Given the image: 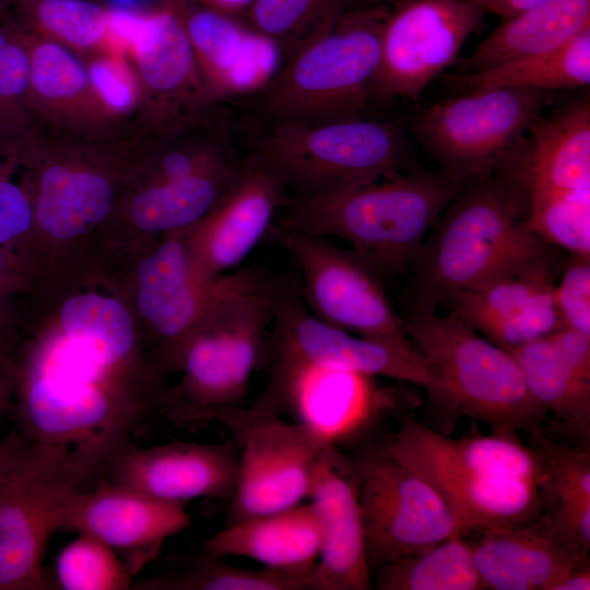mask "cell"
Instances as JSON below:
<instances>
[{
	"mask_svg": "<svg viewBox=\"0 0 590 590\" xmlns=\"http://www.w3.org/2000/svg\"><path fill=\"white\" fill-rule=\"evenodd\" d=\"M550 247L527 228L522 197L503 175L472 182L439 214L411 263L409 315L436 312Z\"/></svg>",
	"mask_w": 590,
	"mask_h": 590,
	"instance_id": "6da1fadb",
	"label": "cell"
},
{
	"mask_svg": "<svg viewBox=\"0 0 590 590\" xmlns=\"http://www.w3.org/2000/svg\"><path fill=\"white\" fill-rule=\"evenodd\" d=\"M285 291L273 275L255 268L215 280L180 354L178 368L184 378L172 393L175 425L211 422L221 411L245 406L251 376L266 365Z\"/></svg>",
	"mask_w": 590,
	"mask_h": 590,
	"instance_id": "7a4b0ae2",
	"label": "cell"
},
{
	"mask_svg": "<svg viewBox=\"0 0 590 590\" xmlns=\"http://www.w3.org/2000/svg\"><path fill=\"white\" fill-rule=\"evenodd\" d=\"M465 187L440 172H408L359 187L296 196L279 225L341 238L380 275L410 270L445 208Z\"/></svg>",
	"mask_w": 590,
	"mask_h": 590,
	"instance_id": "3957f363",
	"label": "cell"
},
{
	"mask_svg": "<svg viewBox=\"0 0 590 590\" xmlns=\"http://www.w3.org/2000/svg\"><path fill=\"white\" fill-rule=\"evenodd\" d=\"M403 321L432 370L427 397L435 409L492 430H544L547 412L530 393L507 350L451 314L408 315Z\"/></svg>",
	"mask_w": 590,
	"mask_h": 590,
	"instance_id": "277c9868",
	"label": "cell"
},
{
	"mask_svg": "<svg viewBox=\"0 0 590 590\" xmlns=\"http://www.w3.org/2000/svg\"><path fill=\"white\" fill-rule=\"evenodd\" d=\"M381 447L422 474L471 526L504 515L516 502L522 477L540 480L536 452L515 430L456 439L409 416Z\"/></svg>",
	"mask_w": 590,
	"mask_h": 590,
	"instance_id": "5b68a950",
	"label": "cell"
},
{
	"mask_svg": "<svg viewBox=\"0 0 590 590\" xmlns=\"http://www.w3.org/2000/svg\"><path fill=\"white\" fill-rule=\"evenodd\" d=\"M122 365L106 364L63 335L30 355L21 376L35 384L64 442L81 456L107 462L133 446V436L154 415L164 418L156 401L107 381Z\"/></svg>",
	"mask_w": 590,
	"mask_h": 590,
	"instance_id": "8992f818",
	"label": "cell"
},
{
	"mask_svg": "<svg viewBox=\"0 0 590 590\" xmlns=\"http://www.w3.org/2000/svg\"><path fill=\"white\" fill-rule=\"evenodd\" d=\"M90 483L66 448L26 441L0 479V590L51 589L43 568L47 544Z\"/></svg>",
	"mask_w": 590,
	"mask_h": 590,
	"instance_id": "52a82bcc",
	"label": "cell"
},
{
	"mask_svg": "<svg viewBox=\"0 0 590 590\" xmlns=\"http://www.w3.org/2000/svg\"><path fill=\"white\" fill-rule=\"evenodd\" d=\"M550 101V92L534 90L464 91L418 113L411 132L440 173L468 186L494 174Z\"/></svg>",
	"mask_w": 590,
	"mask_h": 590,
	"instance_id": "ba28073f",
	"label": "cell"
},
{
	"mask_svg": "<svg viewBox=\"0 0 590 590\" xmlns=\"http://www.w3.org/2000/svg\"><path fill=\"white\" fill-rule=\"evenodd\" d=\"M296 196L322 194L401 173L409 148L391 123L339 118L316 127H290L270 138L258 156Z\"/></svg>",
	"mask_w": 590,
	"mask_h": 590,
	"instance_id": "9c48e42d",
	"label": "cell"
},
{
	"mask_svg": "<svg viewBox=\"0 0 590 590\" xmlns=\"http://www.w3.org/2000/svg\"><path fill=\"white\" fill-rule=\"evenodd\" d=\"M238 455L228 522L286 509L308 499L318 462L329 444L308 426L250 406L216 413Z\"/></svg>",
	"mask_w": 590,
	"mask_h": 590,
	"instance_id": "30bf717a",
	"label": "cell"
},
{
	"mask_svg": "<svg viewBox=\"0 0 590 590\" xmlns=\"http://www.w3.org/2000/svg\"><path fill=\"white\" fill-rule=\"evenodd\" d=\"M269 234L302 273L299 298L320 321L406 351H418L392 307L381 275L352 249L326 237L272 225Z\"/></svg>",
	"mask_w": 590,
	"mask_h": 590,
	"instance_id": "8fae6325",
	"label": "cell"
},
{
	"mask_svg": "<svg viewBox=\"0 0 590 590\" xmlns=\"http://www.w3.org/2000/svg\"><path fill=\"white\" fill-rule=\"evenodd\" d=\"M354 460L371 575L380 565L467 534L437 489L381 446Z\"/></svg>",
	"mask_w": 590,
	"mask_h": 590,
	"instance_id": "7c38bea8",
	"label": "cell"
},
{
	"mask_svg": "<svg viewBox=\"0 0 590 590\" xmlns=\"http://www.w3.org/2000/svg\"><path fill=\"white\" fill-rule=\"evenodd\" d=\"M485 13L467 0H404L389 13L373 94L416 102L451 66Z\"/></svg>",
	"mask_w": 590,
	"mask_h": 590,
	"instance_id": "4fadbf2b",
	"label": "cell"
},
{
	"mask_svg": "<svg viewBox=\"0 0 590 590\" xmlns=\"http://www.w3.org/2000/svg\"><path fill=\"white\" fill-rule=\"evenodd\" d=\"M267 362L312 365L418 386L433 375L420 351H406L331 327L314 317L297 294L285 291L271 330ZM266 362V364H267Z\"/></svg>",
	"mask_w": 590,
	"mask_h": 590,
	"instance_id": "5bb4252c",
	"label": "cell"
},
{
	"mask_svg": "<svg viewBox=\"0 0 590 590\" xmlns=\"http://www.w3.org/2000/svg\"><path fill=\"white\" fill-rule=\"evenodd\" d=\"M389 13L384 5L344 13L290 69L283 83L288 95L323 99L343 114L359 108L373 93Z\"/></svg>",
	"mask_w": 590,
	"mask_h": 590,
	"instance_id": "9a60e30c",
	"label": "cell"
},
{
	"mask_svg": "<svg viewBox=\"0 0 590 590\" xmlns=\"http://www.w3.org/2000/svg\"><path fill=\"white\" fill-rule=\"evenodd\" d=\"M191 524L186 505L155 499L102 477L67 505L60 530L88 533L113 548L134 578L167 539Z\"/></svg>",
	"mask_w": 590,
	"mask_h": 590,
	"instance_id": "2e32d148",
	"label": "cell"
},
{
	"mask_svg": "<svg viewBox=\"0 0 590 590\" xmlns=\"http://www.w3.org/2000/svg\"><path fill=\"white\" fill-rule=\"evenodd\" d=\"M234 442L172 441L119 452L104 477L155 499L187 505L198 498L229 500L236 485Z\"/></svg>",
	"mask_w": 590,
	"mask_h": 590,
	"instance_id": "e0dca14e",
	"label": "cell"
},
{
	"mask_svg": "<svg viewBox=\"0 0 590 590\" xmlns=\"http://www.w3.org/2000/svg\"><path fill=\"white\" fill-rule=\"evenodd\" d=\"M308 500L318 514L321 545L308 590H370L355 460L328 444L316 468Z\"/></svg>",
	"mask_w": 590,
	"mask_h": 590,
	"instance_id": "ac0fdd59",
	"label": "cell"
},
{
	"mask_svg": "<svg viewBox=\"0 0 590 590\" xmlns=\"http://www.w3.org/2000/svg\"><path fill=\"white\" fill-rule=\"evenodd\" d=\"M551 252L473 290L446 305L494 344L509 351L562 328L553 290Z\"/></svg>",
	"mask_w": 590,
	"mask_h": 590,
	"instance_id": "d6986e66",
	"label": "cell"
},
{
	"mask_svg": "<svg viewBox=\"0 0 590 590\" xmlns=\"http://www.w3.org/2000/svg\"><path fill=\"white\" fill-rule=\"evenodd\" d=\"M285 186L258 156L241 164L234 185L201 221L188 248L199 278L213 281L237 268L267 236Z\"/></svg>",
	"mask_w": 590,
	"mask_h": 590,
	"instance_id": "ffe728a7",
	"label": "cell"
},
{
	"mask_svg": "<svg viewBox=\"0 0 590 590\" xmlns=\"http://www.w3.org/2000/svg\"><path fill=\"white\" fill-rule=\"evenodd\" d=\"M496 170L526 198L550 191L590 190V102L577 99L542 116Z\"/></svg>",
	"mask_w": 590,
	"mask_h": 590,
	"instance_id": "44dd1931",
	"label": "cell"
},
{
	"mask_svg": "<svg viewBox=\"0 0 590 590\" xmlns=\"http://www.w3.org/2000/svg\"><path fill=\"white\" fill-rule=\"evenodd\" d=\"M481 533L471 544L484 589L556 590L589 559V552L571 545L542 514L522 524Z\"/></svg>",
	"mask_w": 590,
	"mask_h": 590,
	"instance_id": "7402d4cb",
	"label": "cell"
},
{
	"mask_svg": "<svg viewBox=\"0 0 590 590\" xmlns=\"http://www.w3.org/2000/svg\"><path fill=\"white\" fill-rule=\"evenodd\" d=\"M138 307L165 343V359L178 368L181 351L212 294L214 282L199 278L188 243L172 236L142 260L138 269Z\"/></svg>",
	"mask_w": 590,
	"mask_h": 590,
	"instance_id": "603a6c76",
	"label": "cell"
},
{
	"mask_svg": "<svg viewBox=\"0 0 590 590\" xmlns=\"http://www.w3.org/2000/svg\"><path fill=\"white\" fill-rule=\"evenodd\" d=\"M321 527L308 500L272 514L227 523L203 544V553L214 557L238 556L263 567L305 576L317 562Z\"/></svg>",
	"mask_w": 590,
	"mask_h": 590,
	"instance_id": "cb8c5ba5",
	"label": "cell"
},
{
	"mask_svg": "<svg viewBox=\"0 0 590 590\" xmlns=\"http://www.w3.org/2000/svg\"><path fill=\"white\" fill-rule=\"evenodd\" d=\"M25 32L30 55L26 105L31 116L78 130L114 117L88 70L66 46Z\"/></svg>",
	"mask_w": 590,
	"mask_h": 590,
	"instance_id": "d4e9b609",
	"label": "cell"
},
{
	"mask_svg": "<svg viewBox=\"0 0 590 590\" xmlns=\"http://www.w3.org/2000/svg\"><path fill=\"white\" fill-rule=\"evenodd\" d=\"M528 435L540 463L542 515L575 547L590 551V444Z\"/></svg>",
	"mask_w": 590,
	"mask_h": 590,
	"instance_id": "484cf974",
	"label": "cell"
},
{
	"mask_svg": "<svg viewBox=\"0 0 590 590\" xmlns=\"http://www.w3.org/2000/svg\"><path fill=\"white\" fill-rule=\"evenodd\" d=\"M590 27V0H551L503 22L465 62L469 72L557 49Z\"/></svg>",
	"mask_w": 590,
	"mask_h": 590,
	"instance_id": "4316f807",
	"label": "cell"
},
{
	"mask_svg": "<svg viewBox=\"0 0 590 590\" xmlns=\"http://www.w3.org/2000/svg\"><path fill=\"white\" fill-rule=\"evenodd\" d=\"M532 397L552 413L570 442L590 440V370L570 362L550 335L508 351Z\"/></svg>",
	"mask_w": 590,
	"mask_h": 590,
	"instance_id": "83f0119b",
	"label": "cell"
},
{
	"mask_svg": "<svg viewBox=\"0 0 590 590\" xmlns=\"http://www.w3.org/2000/svg\"><path fill=\"white\" fill-rule=\"evenodd\" d=\"M193 52L217 81L234 90L264 82L278 64V49L264 35L248 33L224 15L196 11L184 22Z\"/></svg>",
	"mask_w": 590,
	"mask_h": 590,
	"instance_id": "f1b7e54d",
	"label": "cell"
},
{
	"mask_svg": "<svg viewBox=\"0 0 590 590\" xmlns=\"http://www.w3.org/2000/svg\"><path fill=\"white\" fill-rule=\"evenodd\" d=\"M111 202V185L103 175L52 164L40 174L34 220L49 235L71 238L103 220Z\"/></svg>",
	"mask_w": 590,
	"mask_h": 590,
	"instance_id": "f546056e",
	"label": "cell"
},
{
	"mask_svg": "<svg viewBox=\"0 0 590 590\" xmlns=\"http://www.w3.org/2000/svg\"><path fill=\"white\" fill-rule=\"evenodd\" d=\"M241 164L193 175L187 178L155 182L131 201L135 225L145 232H169L199 224L236 181Z\"/></svg>",
	"mask_w": 590,
	"mask_h": 590,
	"instance_id": "4dcf8cb0",
	"label": "cell"
},
{
	"mask_svg": "<svg viewBox=\"0 0 590 590\" xmlns=\"http://www.w3.org/2000/svg\"><path fill=\"white\" fill-rule=\"evenodd\" d=\"M464 91L514 87L551 92L590 83V27L548 52L514 60L489 69L451 78Z\"/></svg>",
	"mask_w": 590,
	"mask_h": 590,
	"instance_id": "1f68e13d",
	"label": "cell"
},
{
	"mask_svg": "<svg viewBox=\"0 0 590 590\" xmlns=\"http://www.w3.org/2000/svg\"><path fill=\"white\" fill-rule=\"evenodd\" d=\"M130 44L146 92L170 96L190 82L194 52L184 22L173 11L140 14Z\"/></svg>",
	"mask_w": 590,
	"mask_h": 590,
	"instance_id": "d6a6232c",
	"label": "cell"
},
{
	"mask_svg": "<svg viewBox=\"0 0 590 590\" xmlns=\"http://www.w3.org/2000/svg\"><path fill=\"white\" fill-rule=\"evenodd\" d=\"M455 535L421 553L377 567L371 575L377 590H485L471 542Z\"/></svg>",
	"mask_w": 590,
	"mask_h": 590,
	"instance_id": "836d02e7",
	"label": "cell"
},
{
	"mask_svg": "<svg viewBox=\"0 0 590 590\" xmlns=\"http://www.w3.org/2000/svg\"><path fill=\"white\" fill-rule=\"evenodd\" d=\"M64 335L109 365L128 363L135 337L131 316L116 299L95 294L69 298L61 309Z\"/></svg>",
	"mask_w": 590,
	"mask_h": 590,
	"instance_id": "e575fe53",
	"label": "cell"
},
{
	"mask_svg": "<svg viewBox=\"0 0 590 590\" xmlns=\"http://www.w3.org/2000/svg\"><path fill=\"white\" fill-rule=\"evenodd\" d=\"M137 590H308L305 576L248 569L203 553L189 564L132 583Z\"/></svg>",
	"mask_w": 590,
	"mask_h": 590,
	"instance_id": "d590c367",
	"label": "cell"
},
{
	"mask_svg": "<svg viewBox=\"0 0 590 590\" xmlns=\"http://www.w3.org/2000/svg\"><path fill=\"white\" fill-rule=\"evenodd\" d=\"M14 8L22 28L66 47L92 49L108 36L109 10L91 0H37Z\"/></svg>",
	"mask_w": 590,
	"mask_h": 590,
	"instance_id": "8d00e7d4",
	"label": "cell"
},
{
	"mask_svg": "<svg viewBox=\"0 0 590 590\" xmlns=\"http://www.w3.org/2000/svg\"><path fill=\"white\" fill-rule=\"evenodd\" d=\"M524 224L550 246L590 256V190L550 191L524 200Z\"/></svg>",
	"mask_w": 590,
	"mask_h": 590,
	"instance_id": "74e56055",
	"label": "cell"
},
{
	"mask_svg": "<svg viewBox=\"0 0 590 590\" xmlns=\"http://www.w3.org/2000/svg\"><path fill=\"white\" fill-rule=\"evenodd\" d=\"M56 586L62 590H129L133 577L125 563L103 541L78 533L57 555Z\"/></svg>",
	"mask_w": 590,
	"mask_h": 590,
	"instance_id": "f35d334b",
	"label": "cell"
},
{
	"mask_svg": "<svg viewBox=\"0 0 590 590\" xmlns=\"http://www.w3.org/2000/svg\"><path fill=\"white\" fill-rule=\"evenodd\" d=\"M28 74L26 32L7 12H0V125L30 127Z\"/></svg>",
	"mask_w": 590,
	"mask_h": 590,
	"instance_id": "ab89813d",
	"label": "cell"
},
{
	"mask_svg": "<svg viewBox=\"0 0 590 590\" xmlns=\"http://www.w3.org/2000/svg\"><path fill=\"white\" fill-rule=\"evenodd\" d=\"M34 140H19L0 146V244L22 237L34 221V205L15 173L34 150Z\"/></svg>",
	"mask_w": 590,
	"mask_h": 590,
	"instance_id": "60d3db41",
	"label": "cell"
},
{
	"mask_svg": "<svg viewBox=\"0 0 590 590\" xmlns=\"http://www.w3.org/2000/svg\"><path fill=\"white\" fill-rule=\"evenodd\" d=\"M553 297L562 328L590 337V256L570 255Z\"/></svg>",
	"mask_w": 590,
	"mask_h": 590,
	"instance_id": "b9f144b4",
	"label": "cell"
},
{
	"mask_svg": "<svg viewBox=\"0 0 590 590\" xmlns=\"http://www.w3.org/2000/svg\"><path fill=\"white\" fill-rule=\"evenodd\" d=\"M351 0H253L252 19L262 33L283 36L294 32L323 7L341 16Z\"/></svg>",
	"mask_w": 590,
	"mask_h": 590,
	"instance_id": "7bdbcfd3",
	"label": "cell"
},
{
	"mask_svg": "<svg viewBox=\"0 0 590 590\" xmlns=\"http://www.w3.org/2000/svg\"><path fill=\"white\" fill-rule=\"evenodd\" d=\"M88 72L96 91L114 111L125 109L131 103L134 93L118 64L98 61Z\"/></svg>",
	"mask_w": 590,
	"mask_h": 590,
	"instance_id": "ee69618b",
	"label": "cell"
},
{
	"mask_svg": "<svg viewBox=\"0 0 590 590\" xmlns=\"http://www.w3.org/2000/svg\"><path fill=\"white\" fill-rule=\"evenodd\" d=\"M485 14H494L502 20L551 0H467Z\"/></svg>",
	"mask_w": 590,
	"mask_h": 590,
	"instance_id": "f6af8a7d",
	"label": "cell"
},
{
	"mask_svg": "<svg viewBox=\"0 0 590 590\" xmlns=\"http://www.w3.org/2000/svg\"><path fill=\"white\" fill-rule=\"evenodd\" d=\"M27 439L22 435L11 434L0 439V479L19 456Z\"/></svg>",
	"mask_w": 590,
	"mask_h": 590,
	"instance_id": "bcb514c9",
	"label": "cell"
},
{
	"mask_svg": "<svg viewBox=\"0 0 590 590\" xmlns=\"http://www.w3.org/2000/svg\"><path fill=\"white\" fill-rule=\"evenodd\" d=\"M590 560L580 563L556 588V590H589Z\"/></svg>",
	"mask_w": 590,
	"mask_h": 590,
	"instance_id": "7dc6e473",
	"label": "cell"
},
{
	"mask_svg": "<svg viewBox=\"0 0 590 590\" xmlns=\"http://www.w3.org/2000/svg\"><path fill=\"white\" fill-rule=\"evenodd\" d=\"M13 379L8 374H0V417L5 410L11 393L13 392Z\"/></svg>",
	"mask_w": 590,
	"mask_h": 590,
	"instance_id": "c3c4849f",
	"label": "cell"
},
{
	"mask_svg": "<svg viewBox=\"0 0 590 590\" xmlns=\"http://www.w3.org/2000/svg\"><path fill=\"white\" fill-rule=\"evenodd\" d=\"M10 270L11 261L9 256L0 248V285L5 284L9 281Z\"/></svg>",
	"mask_w": 590,
	"mask_h": 590,
	"instance_id": "681fc988",
	"label": "cell"
},
{
	"mask_svg": "<svg viewBox=\"0 0 590 590\" xmlns=\"http://www.w3.org/2000/svg\"><path fill=\"white\" fill-rule=\"evenodd\" d=\"M206 1L213 2L223 8H239L250 2H253V0H206Z\"/></svg>",
	"mask_w": 590,
	"mask_h": 590,
	"instance_id": "f907efd6",
	"label": "cell"
},
{
	"mask_svg": "<svg viewBox=\"0 0 590 590\" xmlns=\"http://www.w3.org/2000/svg\"><path fill=\"white\" fill-rule=\"evenodd\" d=\"M37 0H0V12H5L10 7H15L20 3Z\"/></svg>",
	"mask_w": 590,
	"mask_h": 590,
	"instance_id": "816d5d0a",
	"label": "cell"
},
{
	"mask_svg": "<svg viewBox=\"0 0 590 590\" xmlns=\"http://www.w3.org/2000/svg\"><path fill=\"white\" fill-rule=\"evenodd\" d=\"M0 374H7L5 368L3 366L2 357L0 355Z\"/></svg>",
	"mask_w": 590,
	"mask_h": 590,
	"instance_id": "f5cc1de1",
	"label": "cell"
}]
</instances>
